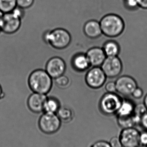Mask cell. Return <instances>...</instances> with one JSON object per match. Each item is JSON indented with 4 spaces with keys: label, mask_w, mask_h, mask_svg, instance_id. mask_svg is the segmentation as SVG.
Segmentation results:
<instances>
[{
    "label": "cell",
    "mask_w": 147,
    "mask_h": 147,
    "mask_svg": "<svg viewBox=\"0 0 147 147\" xmlns=\"http://www.w3.org/2000/svg\"><path fill=\"white\" fill-rule=\"evenodd\" d=\"M102 34L108 38H116L124 32L125 24L121 16L116 14L109 13L102 17L99 21Z\"/></svg>",
    "instance_id": "1"
},
{
    "label": "cell",
    "mask_w": 147,
    "mask_h": 147,
    "mask_svg": "<svg viewBox=\"0 0 147 147\" xmlns=\"http://www.w3.org/2000/svg\"><path fill=\"white\" fill-rule=\"evenodd\" d=\"M52 79L45 70H35L28 77V86L34 92L46 95L52 87Z\"/></svg>",
    "instance_id": "2"
},
{
    "label": "cell",
    "mask_w": 147,
    "mask_h": 147,
    "mask_svg": "<svg viewBox=\"0 0 147 147\" xmlns=\"http://www.w3.org/2000/svg\"><path fill=\"white\" fill-rule=\"evenodd\" d=\"M44 40L53 48L64 49L70 45L71 37L69 32L62 28H57L47 31L44 34Z\"/></svg>",
    "instance_id": "3"
},
{
    "label": "cell",
    "mask_w": 147,
    "mask_h": 147,
    "mask_svg": "<svg viewBox=\"0 0 147 147\" xmlns=\"http://www.w3.org/2000/svg\"><path fill=\"white\" fill-rule=\"evenodd\" d=\"M122 98L118 94L107 92L104 94L99 101L101 112L106 115L117 114L121 103Z\"/></svg>",
    "instance_id": "4"
},
{
    "label": "cell",
    "mask_w": 147,
    "mask_h": 147,
    "mask_svg": "<svg viewBox=\"0 0 147 147\" xmlns=\"http://www.w3.org/2000/svg\"><path fill=\"white\" fill-rule=\"evenodd\" d=\"M61 123L57 114L44 112L39 119L38 126L45 134L52 135L60 130Z\"/></svg>",
    "instance_id": "5"
},
{
    "label": "cell",
    "mask_w": 147,
    "mask_h": 147,
    "mask_svg": "<svg viewBox=\"0 0 147 147\" xmlns=\"http://www.w3.org/2000/svg\"><path fill=\"white\" fill-rule=\"evenodd\" d=\"M107 78L101 67H92L86 73L85 81L89 87L97 89L104 85Z\"/></svg>",
    "instance_id": "6"
},
{
    "label": "cell",
    "mask_w": 147,
    "mask_h": 147,
    "mask_svg": "<svg viewBox=\"0 0 147 147\" xmlns=\"http://www.w3.org/2000/svg\"><path fill=\"white\" fill-rule=\"evenodd\" d=\"M21 24V19L10 12L4 13L0 22V27L3 32L13 34L19 31Z\"/></svg>",
    "instance_id": "7"
},
{
    "label": "cell",
    "mask_w": 147,
    "mask_h": 147,
    "mask_svg": "<svg viewBox=\"0 0 147 147\" xmlns=\"http://www.w3.org/2000/svg\"><path fill=\"white\" fill-rule=\"evenodd\" d=\"M101 67L107 78H114L121 73L123 66L118 56L107 57Z\"/></svg>",
    "instance_id": "8"
},
{
    "label": "cell",
    "mask_w": 147,
    "mask_h": 147,
    "mask_svg": "<svg viewBox=\"0 0 147 147\" xmlns=\"http://www.w3.org/2000/svg\"><path fill=\"white\" fill-rule=\"evenodd\" d=\"M140 134L134 127L123 129L119 136L122 147H139Z\"/></svg>",
    "instance_id": "9"
},
{
    "label": "cell",
    "mask_w": 147,
    "mask_h": 147,
    "mask_svg": "<svg viewBox=\"0 0 147 147\" xmlns=\"http://www.w3.org/2000/svg\"><path fill=\"white\" fill-rule=\"evenodd\" d=\"M115 82L117 92L124 96L132 95L133 91L138 86L135 80L129 75L121 76Z\"/></svg>",
    "instance_id": "10"
},
{
    "label": "cell",
    "mask_w": 147,
    "mask_h": 147,
    "mask_svg": "<svg viewBox=\"0 0 147 147\" xmlns=\"http://www.w3.org/2000/svg\"><path fill=\"white\" fill-rule=\"evenodd\" d=\"M66 69V65L65 63L59 57H54L50 59L46 65V71L54 79L64 75Z\"/></svg>",
    "instance_id": "11"
},
{
    "label": "cell",
    "mask_w": 147,
    "mask_h": 147,
    "mask_svg": "<svg viewBox=\"0 0 147 147\" xmlns=\"http://www.w3.org/2000/svg\"><path fill=\"white\" fill-rule=\"evenodd\" d=\"M47 97L45 94L34 92L31 94L27 100L28 109L32 112L36 114L44 111L45 103Z\"/></svg>",
    "instance_id": "12"
},
{
    "label": "cell",
    "mask_w": 147,
    "mask_h": 147,
    "mask_svg": "<svg viewBox=\"0 0 147 147\" xmlns=\"http://www.w3.org/2000/svg\"><path fill=\"white\" fill-rule=\"evenodd\" d=\"M85 54L92 67H101L107 57L102 48L98 47L90 48Z\"/></svg>",
    "instance_id": "13"
},
{
    "label": "cell",
    "mask_w": 147,
    "mask_h": 147,
    "mask_svg": "<svg viewBox=\"0 0 147 147\" xmlns=\"http://www.w3.org/2000/svg\"><path fill=\"white\" fill-rule=\"evenodd\" d=\"M83 32L88 38L92 39L98 38L103 34L100 22L95 20H89L85 23Z\"/></svg>",
    "instance_id": "14"
},
{
    "label": "cell",
    "mask_w": 147,
    "mask_h": 147,
    "mask_svg": "<svg viewBox=\"0 0 147 147\" xmlns=\"http://www.w3.org/2000/svg\"><path fill=\"white\" fill-rule=\"evenodd\" d=\"M72 64L75 70L81 72L85 71L91 66L86 54L83 53L74 56L72 60Z\"/></svg>",
    "instance_id": "15"
},
{
    "label": "cell",
    "mask_w": 147,
    "mask_h": 147,
    "mask_svg": "<svg viewBox=\"0 0 147 147\" xmlns=\"http://www.w3.org/2000/svg\"><path fill=\"white\" fill-rule=\"evenodd\" d=\"M133 102L128 98H122L121 103L116 115L117 117H124L133 115L135 108Z\"/></svg>",
    "instance_id": "16"
},
{
    "label": "cell",
    "mask_w": 147,
    "mask_h": 147,
    "mask_svg": "<svg viewBox=\"0 0 147 147\" xmlns=\"http://www.w3.org/2000/svg\"><path fill=\"white\" fill-rule=\"evenodd\" d=\"M102 48L107 57H118L121 52L118 42L112 40L106 41Z\"/></svg>",
    "instance_id": "17"
},
{
    "label": "cell",
    "mask_w": 147,
    "mask_h": 147,
    "mask_svg": "<svg viewBox=\"0 0 147 147\" xmlns=\"http://www.w3.org/2000/svg\"><path fill=\"white\" fill-rule=\"evenodd\" d=\"M56 114L62 122L68 123L71 121L74 116L72 110L67 106H61Z\"/></svg>",
    "instance_id": "18"
},
{
    "label": "cell",
    "mask_w": 147,
    "mask_h": 147,
    "mask_svg": "<svg viewBox=\"0 0 147 147\" xmlns=\"http://www.w3.org/2000/svg\"><path fill=\"white\" fill-rule=\"evenodd\" d=\"M117 123L123 129L133 127L135 125L140 123L139 120L134 115L130 116L120 117H117Z\"/></svg>",
    "instance_id": "19"
},
{
    "label": "cell",
    "mask_w": 147,
    "mask_h": 147,
    "mask_svg": "<svg viewBox=\"0 0 147 147\" xmlns=\"http://www.w3.org/2000/svg\"><path fill=\"white\" fill-rule=\"evenodd\" d=\"M60 107V103L57 98L47 97L44 106V112L56 114Z\"/></svg>",
    "instance_id": "20"
},
{
    "label": "cell",
    "mask_w": 147,
    "mask_h": 147,
    "mask_svg": "<svg viewBox=\"0 0 147 147\" xmlns=\"http://www.w3.org/2000/svg\"><path fill=\"white\" fill-rule=\"evenodd\" d=\"M16 6V0H0V10L3 13H10Z\"/></svg>",
    "instance_id": "21"
},
{
    "label": "cell",
    "mask_w": 147,
    "mask_h": 147,
    "mask_svg": "<svg viewBox=\"0 0 147 147\" xmlns=\"http://www.w3.org/2000/svg\"><path fill=\"white\" fill-rule=\"evenodd\" d=\"M55 79V84L60 88H66L69 86L70 84L69 78L65 75H61Z\"/></svg>",
    "instance_id": "22"
},
{
    "label": "cell",
    "mask_w": 147,
    "mask_h": 147,
    "mask_svg": "<svg viewBox=\"0 0 147 147\" xmlns=\"http://www.w3.org/2000/svg\"><path fill=\"white\" fill-rule=\"evenodd\" d=\"M123 2L124 6L129 10H134L139 7L137 0H125Z\"/></svg>",
    "instance_id": "23"
},
{
    "label": "cell",
    "mask_w": 147,
    "mask_h": 147,
    "mask_svg": "<svg viewBox=\"0 0 147 147\" xmlns=\"http://www.w3.org/2000/svg\"><path fill=\"white\" fill-rule=\"evenodd\" d=\"M17 6L23 9H27L31 7L34 0H16Z\"/></svg>",
    "instance_id": "24"
},
{
    "label": "cell",
    "mask_w": 147,
    "mask_h": 147,
    "mask_svg": "<svg viewBox=\"0 0 147 147\" xmlns=\"http://www.w3.org/2000/svg\"><path fill=\"white\" fill-rule=\"evenodd\" d=\"M105 89L107 92H110V93L117 92L115 82L113 81L108 82L105 85Z\"/></svg>",
    "instance_id": "25"
},
{
    "label": "cell",
    "mask_w": 147,
    "mask_h": 147,
    "mask_svg": "<svg viewBox=\"0 0 147 147\" xmlns=\"http://www.w3.org/2000/svg\"><path fill=\"white\" fill-rule=\"evenodd\" d=\"M143 94L144 92L143 90L138 86L133 91L131 96H133V97L135 99H140L143 96Z\"/></svg>",
    "instance_id": "26"
},
{
    "label": "cell",
    "mask_w": 147,
    "mask_h": 147,
    "mask_svg": "<svg viewBox=\"0 0 147 147\" xmlns=\"http://www.w3.org/2000/svg\"><path fill=\"white\" fill-rule=\"evenodd\" d=\"M111 147H122L119 137L114 136L109 142Z\"/></svg>",
    "instance_id": "27"
},
{
    "label": "cell",
    "mask_w": 147,
    "mask_h": 147,
    "mask_svg": "<svg viewBox=\"0 0 147 147\" xmlns=\"http://www.w3.org/2000/svg\"><path fill=\"white\" fill-rule=\"evenodd\" d=\"M140 145L146 146H147V130L140 132Z\"/></svg>",
    "instance_id": "28"
},
{
    "label": "cell",
    "mask_w": 147,
    "mask_h": 147,
    "mask_svg": "<svg viewBox=\"0 0 147 147\" xmlns=\"http://www.w3.org/2000/svg\"><path fill=\"white\" fill-rule=\"evenodd\" d=\"M91 147H111L109 142L104 140H100L94 142Z\"/></svg>",
    "instance_id": "29"
},
{
    "label": "cell",
    "mask_w": 147,
    "mask_h": 147,
    "mask_svg": "<svg viewBox=\"0 0 147 147\" xmlns=\"http://www.w3.org/2000/svg\"><path fill=\"white\" fill-rule=\"evenodd\" d=\"M140 123L143 127L147 130V111L142 116L141 119Z\"/></svg>",
    "instance_id": "30"
},
{
    "label": "cell",
    "mask_w": 147,
    "mask_h": 147,
    "mask_svg": "<svg viewBox=\"0 0 147 147\" xmlns=\"http://www.w3.org/2000/svg\"><path fill=\"white\" fill-rule=\"evenodd\" d=\"M139 7L147 9V0H137Z\"/></svg>",
    "instance_id": "31"
},
{
    "label": "cell",
    "mask_w": 147,
    "mask_h": 147,
    "mask_svg": "<svg viewBox=\"0 0 147 147\" xmlns=\"http://www.w3.org/2000/svg\"><path fill=\"white\" fill-rule=\"evenodd\" d=\"M143 104L145 105L146 109L147 110V93L146 94V96H145V97H144V101H143Z\"/></svg>",
    "instance_id": "32"
},
{
    "label": "cell",
    "mask_w": 147,
    "mask_h": 147,
    "mask_svg": "<svg viewBox=\"0 0 147 147\" xmlns=\"http://www.w3.org/2000/svg\"><path fill=\"white\" fill-rule=\"evenodd\" d=\"M3 89L2 88V86H1V84H0V99H1L3 97Z\"/></svg>",
    "instance_id": "33"
},
{
    "label": "cell",
    "mask_w": 147,
    "mask_h": 147,
    "mask_svg": "<svg viewBox=\"0 0 147 147\" xmlns=\"http://www.w3.org/2000/svg\"><path fill=\"white\" fill-rule=\"evenodd\" d=\"M3 14H4V13L0 10V22L3 16Z\"/></svg>",
    "instance_id": "34"
},
{
    "label": "cell",
    "mask_w": 147,
    "mask_h": 147,
    "mask_svg": "<svg viewBox=\"0 0 147 147\" xmlns=\"http://www.w3.org/2000/svg\"><path fill=\"white\" fill-rule=\"evenodd\" d=\"M1 32V27H0V32Z\"/></svg>",
    "instance_id": "35"
},
{
    "label": "cell",
    "mask_w": 147,
    "mask_h": 147,
    "mask_svg": "<svg viewBox=\"0 0 147 147\" xmlns=\"http://www.w3.org/2000/svg\"><path fill=\"white\" fill-rule=\"evenodd\" d=\"M123 1H125V0H123Z\"/></svg>",
    "instance_id": "36"
},
{
    "label": "cell",
    "mask_w": 147,
    "mask_h": 147,
    "mask_svg": "<svg viewBox=\"0 0 147 147\" xmlns=\"http://www.w3.org/2000/svg\"></svg>",
    "instance_id": "37"
},
{
    "label": "cell",
    "mask_w": 147,
    "mask_h": 147,
    "mask_svg": "<svg viewBox=\"0 0 147 147\" xmlns=\"http://www.w3.org/2000/svg\"></svg>",
    "instance_id": "38"
}]
</instances>
